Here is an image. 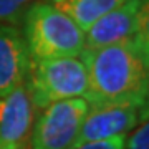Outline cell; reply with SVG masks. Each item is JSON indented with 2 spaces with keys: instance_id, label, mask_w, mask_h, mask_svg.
<instances>
[{
  "instance_id": "6da1fadb",
  "label": "cell",
  "mask_w": 149,
  "mask_h": 149,
  "mask_svg": "<svg viewBox=\"0 0 149 149\" xmlns=\"http://www.w3.org/2000/svg\"><path fill=\"white\" fill-rule=\"evenodd\" d=\"M81 56L90 76L88 103L148 100L149 37L83 50Z\"/></svg>"
},
{
  "instance_id": "7a4b0ae2",
  "label": "cell",
  "mask_w": 149,
  "mask_h": 149,
  "mask_svg": "<svg viewBox=\"0 0 149 149\" xmlns=\"http://www.w3.org/2000/svg\"><path fill=\"white\" fill-rule=\"evenodd\" d=\"M22 25L32 61L73 56L85 50V30L47 2H35Z\"/></svg>"
},
{
  "instance_id": "3957f363",
  "label": "cell",
  "mask_w": 149,
  "mask_h": 149,
  "mask_svg": "<svg viewBox=\"0 0 149 149\" xmlns=\"http://www.w3.org/2000/svg\"><path fill=\"white\" fill-rule=\"evenodd\" d=\"M25 83L35 109L63 100H86L90 93V76L81 53L32 61Z\"/></svg>"
},
{
  "instance_id": "277c9868",
  "label": "cell",
  "mask_w": 149,
  "mask_h": 149,
  "mask_svg": "<svg viewBox=\"0 0 149 149\" xmlns=\"http://www.w3.org/2000/svg\"><path fill=\"white\" fill-rule=\"evenodd\" d=\"M85 98L50 103L37 109L30 134V149H70L88 113Z\"/></svg>"
},
{
  "instance_id": "5b68a950",
  "label": "cell",
  "mask_w": 149,
  "mask_h": 149,
  "mask_svg": "<svg viewBox=\"0 0 149 149\" xmlns=\"http://www.w3.org/2000/svg\"><path fill=\"white\" fill-rule=\"evenodd\" d=\"M88 104V113L73 146L128 136L136 126L148 121V100L104 101Z\"/></svg>"
},
{
  "instance_id": "8992f818",
  "label": "cell",
  "mask_w": 149,
  "mask_h": 149,
  "mask_svg": "<svg viewBox=\"0 0 149 149\" xmlns=\"http://www.w3.org/2000/svg\"><path fill=\"white\" fill-rule=\"evenodd\" d=\"M148 10V0H124L85 32V50L149 37Z\"/></svg>"
},
{
  "instance_id": "52a82bcc",
  "label": "cell",
  "mask_w": 149,
  "mask_h": 149,
  "mask_svg": "<svg viewBox=\"0 0 149 149\" xmlns=\"http://www.w3.org/2000/svg\"><path fill=\"white\" fill-rule=\"evenodd\" d=\"M35 113L27 83L0 98V149H30Z\"/></svg>"
},
{
  "instance_id": "ba28073f",
  "label": "cell",
  "mask_w": 149,
  "mask_h": 149,
  "mask_svg": "<svg viewBox=\"0 0 149 149\" xmlns=\"http://www.w3.org/2000/svg\"><path fill=\"white\" fill-rule=\"evenodd\" d=\"M32 58L18 27L0 23V98L25 83Z\"/></svg>"
},
{
  "instance_id": "9c48e42d",
  "label": "cell",
  "mask_w": 149,
  "mask_h": 149,
  "mask_svg": "<svg viewBox=\"0 0 149 149\" xmlns=\"http://www.w3.org/2000/svg\"><path fill=\"white\" fill-rule=\"evenodd\" d=\"M42 2H47L66 13L74 23H78L86 32L96 20H100L108 12L121 5L124 0H42Z\"/></svg>"
},
{
  "instance_id": "30bf717a",
  "label": "cell",
  "mask_w": 149,
  "mask_h": 149,
  "mask_svg": "<svg viewBox=\"0 0 149 149\" xmlns=\"http://www.w3.org/2000/svg\"><path fill=\"white\" fill-rule=\"evenodd\" d=\"M37 0H0V23L22 25L27 10Z\"/></svg>"
},
{
  "instance_id": "8fae6325",
  "label": "cell",
  "mask_w": 149,
  "mask_h": 149,
  "mask_svg": "<svg viewBox=\"0 0 149 149\" xmlns=\"http://www.w3.org/2000/svg\"><path fill=\"white\" fill-rule=\"evenodd\" d=\"M124 149H149V124L148 121L141 123L139 126L126 136Z\"/></svg>"
},
{
  "instance_id": "7c38bea8",
  "label": "cell",
  "mask_w": 149,
  "mask_h": 149,
  "mask_svg": "<svg viewBox=\"0 0 149 149\" xmlns=\"http://www.w3.org/2000/svg\"><path fill=\"white\" fill-rule=\"evenodd\" d=\"M126 136H119L108 141H98V143H86V144H76L70 149H124Z\"/></svg>"
}]
</instances>
